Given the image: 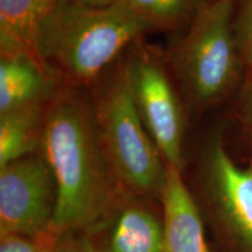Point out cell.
<instances>
[{"mask_svg": "<svg viewBox=\"0 0 252 252\" xmlns=\"http://www.w3.org/2000/svg\"><path fill=\"white\" fill-rule=\"evenodd\" d=\"M54 252H104L99 250L89 238L68 232L56 241Z\"/></svg>", "mask_w": 252, "mask_h": 252, "instance_id": "cell-17", "label": "cell"}, {"mask_svg": "<svg viewBox=\"0 0 252 252\" xmlns=\"http://www.w3.org/2000/svg\"><path fill=\"white\" fill-rule=\"evenodd\" d=\"M163 222L143 204L126 201L113 217L104 252H162Z\"/></svg>", "mask_w": 252, "mask_h": 252, "instance_id": "cell-11", "label": "cell"}, {"mask_svg": "<svg viewBox=\"0 0 252 252\" xmlns=\"http://www.w3.org/2000/svg\"><path fill=\"white\" fill-rule=\"evenodd\" d=\"M118 2L91 7L59 0L40 34V54L61 83L89 87L130 47L152 32Z\"/></svg>", "mask_w": 252, "mask_h": 252, "instance_id": "cell-2", "label": "cell"}, {"mask_svg": "<svg viewBox=\"0 0 252 252\" xmlns=\"http://www.w3.org/2000/svg\"><path fill=\"white\" fill-rule=\"evenodd\" d=\"M234 28L238 47L252 40V0H241L234 9Z\"/></svg>", "mask_w": 252, "mask_h": 252, "instance_id": "cell-16", "label": "cell"}, {"mask_svg": "<svg viewBox=\"0 0 252 252\" xmlns=\"http://www.w3.org/2000/svg\"><path fill=\"white\" fill-rule=\"evenodd\" d=\"M204 209L225 252H252V161L239 165L220 131L204 145L198 166Z\"/></svg>", "mask_w": 252, "mask_h": 252, "instance_id": "cell-6", "label": "cell"}, {"mask_svg": "<svg viewBox=\"0 0 252 252\" xmlns=\"http://www.w3.org/2000/svg\"><path fill=\"white\" fill-rule=\"evenodd\" d=\"M48 100L0 113V167L40 152Z\"/></svg>", "mask_w": 252, "mask_h": 252, "instance_id": "cell-12", "label": "cell"}, {"mask_svg": "<svg viewBox=\"0 0 252 252\" xmlns=\"http://www.w3.org/2000/svg\"><path fill=\"white\" fill-rule=\"evenodd\" d=\"M239 50H241V54L243 56L247 68L252 69V40L245 42L244 45L239 46Z\"/></svg>", "mask_w": 252, "mask_h": 252, "instance_id": "cell-18", "label": "cell"}, {"mask_svg": "<svg viewBox=\"0 0 252 252\" xmlns=\"http://www.w3.org/2000/svg\"><path fill=\"white\" fill-rule=\"evenodd\" d=\"M208 1H213V0H208Z\"/></svg>", "mask_w": 252, "mask_h": 252, "instance_id": "cell-20", "label": "cell"}, {"mask_svg": "<svg viewBox=\"0 0 252 252\" xmlns=\"http://www.w3.org/2000/svg\"><path fill=\"white\" fill-rule=\"evenodd\" d=\"M134 103L168 166L184 167L186 109L167 60L138 40L122 55Z\"/></svg>", "mask_w": 252, "mask_h": 252, "instance_id": "cell-5", "label": "cell"}, {"mask_svg": "<svg viewBox=\"0 0 252 252\" xmlns=\"http://www.w3.org/2000/svg\"><path fill=\"white\" fill-rule=\"evenodd\" d=\"M61 83L24 56H0V113L48 100Z\"/></svg>", "mask_w": 252, "mask_h": 252, "instance_id": "cell-10", "label": "cell"}, {"mask_svg": "<svg viewBox=\"0 0 252 252\" xmlns=\"http://www.w3.org/2000/svg\"><path fill=\"white\" fill-rule=\"evenodd\" d=\"M87 88L100 144L118 184L135 195L161 197L167 163L140 117L122 56Z\"/></svg>", "mask_w": 252, "mask_h": 252, "instance_id": "cell-4", "label": "cell"}, {"mask_svg": "<svg viewBox=\"0 0 252 252\" xmlns=\"http://www.w3.org/2000/svg\"><path fill=\"white\" fill-rule=\"evenodd\" d=\"M71 1L80 2V4L91 6V7H106L115 4L117 0H71Z\"/></svg>", "mask_w": 252, "mask_h": 252, "instance_id": "cell-19", "label": "cell"}, {"mask_svg": "<svg viewBox=\"0 0 252 252\" xmlns=\"http://www.w3.org/2000/svg\"><path fill=\"white\" fill-rule=\"evenodd\" d=\"M236 97H237V103H236L237 118L252 150V69H248L243 84Z\"/></svg>", "mask_w": 252, "mask_h": 252, "instance_id": "cell-15", "label": "cell"}, {"mask_svg": "<svg viewBox=\"0 0 252 252\" xmlns=\"http://www.w3.org/2000/svg\"><path fill=\"white\" fill-rule=\"evenodd\" d=\"M153 31H173L190 24L203 0H117Z\"/></svg>", "mask_w": 252, "mask_h": 252, "instance_id": "cell-13", "label": "cell"}, {"mask_svg": "<svg viewBox=\"0 0 252 252\" xmlns=\"http://www.w3.org/2000/svg\"><path fill=\"white\" fill-rule=\"evenodd\" d=\"M58 1L0 0V56H24L54 75L41 58L39 45L43 21Z\"/></svg>", "mask_w": 252, "mask_h": 252, "instance_id": "cell-9", "label": "cell"}, {"mask_svg": "<svg viewBox=\"0 0 252 252\" xmlns=\"http://www.w3.org/2000/svg\"><path fill=\"white\" fill-rule=\"evenodd\" d=\"M58 201L52 169L42 153L0 167V235L48 234Z\"/></svg>", "mask_w": 252, "mask_h": 252, "instance_id": "cell-7", "label": "cell"}, {"mask_svg": "<svg viewBox=\"0 0 252 252\" xmlns=\"http://www.w3.org/2000/svg\"><path fill=\"white\" fill-rule=\"evenodd\" d=\"M58 236L48 234L30 237L21 235H2L0 252H54Z\"/></svg>", "mask_w": 252, "mask_h": 252, "instance_id": "cell-14", "label": "cell"}, {"mask_svg": "<svg viewBox=\"0 0 252 252\" xmlns=\"http://www.w3.org/2000/svg\"><path fill=\"white\" fill-rule=\"evenodd\" d=\"M163 208L162 252H212L208 247L198 206L182 179V171L167 165L161 197Z\"/></svg>", "mask_w": 252, "mask_h": 252, "instance_id": "cell-8", "label": "cell"}, {"mask_svg": "<svg viewBox=\"0 0 252 252\" xmlns=\"http://www.w3.org/2000/svg\"><path fill=\"white\" fill-rule=\"evenodd\" d=\"M40 152L58 189L49 232L96 224L118 200V181L100 144L87 87L60 83L47 103Z\"/></svg>", "mask_w": 252, "mask_h": 252, "instance_id": "cell-1", "label": "cell"}, {"mask_svg": "<svg viewBox=\"0 0 252 252\" xmlns=\"http://www.w3.org/2000/svg\"><path fill=\"white\" fill-rule=\"evenodd\" d=\"M232 0L203 1L167 59L187 111L210 110L236 96L248 68L234 28Z\"/></svg>", "mask_w": 252, "mask_h": 252, "instance_id": "cell-3", "label": "cell"}]
</instances>
